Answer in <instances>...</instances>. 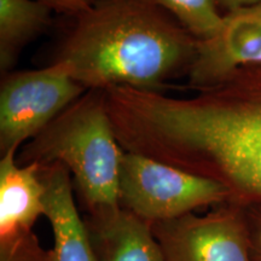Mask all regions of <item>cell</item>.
<instances>
[{"instance_id": "obj_4", "label": "cell", "mask_w": 261, "mask_h": 261, "mask_svg": "<svg viewBox=\"0 0 261 261\" xmlns=\"http://www.w3.org/2000/svg\"><path fill=\"white\" fill-rule=\"evenodd\" d=\"M226 202V189L213 179L149 156L123 152L119 175V204L150 225Z\"/></svg>"}, {"instance_id": "obj_13", "label": "cell", "mask_w": 261, "mask_h": 261, "mask_svg": "<svg viewBox=\"0 0 261 261\" xmlns=\"http://www.w3.org/2000/svg\"><path fill=\"white\" fill-rule=\"evenodd\" d=\"M0 261H52L51 250L41 247L34 231L0 241Z\"/></svg>"}, {"instance_id": "obj_14", "label": "cell", "mask_w": 261, "mask_h": 261, "mask_svg": "<svg viewBox=\"0 0 261 261\" xmlns=\"http://www.w3.org/2000/svg\"><path fill=\"white\" fill-rule=\"evenodd\" d=\"M37 2L46 5L52 11L74 16L76 18L89 11L97 0H37Z\"/></svg>"}, {"instance_id": "obj_10", "label": "cell", "mask_w": 261, "mask_h": 261, "mask_svg": "<svg viewBox=\"0 0 261 261\" xmlns=\"http://www.w3.org/2000/svg\"><path fill=\"white\" fill-rule=\"evenodd\" d=\"M15 156L10 151L0 160V241L32 232L44 215L40 165H19Z\"/></svg>"}, {"instance_id": "obj_9", "label": "cell", "mask_w": 261, "mask_h": 261, "mask_svg": "<svg viewBox=\"0 0 261 261\" xmlns=\"http://www.w3.org/2000/svg\"><path fill=\"white\" fill-rule=\"evenodd\" d=\"M97 261H165L151 225L119 205L87 215Z\"/></svg>"}, {"instance_id": "obj_3", "label": "cell", "mask_w": 261, "mask_h": 261, "mask_svg": "<svg viewBox=\"0 0 261 261\" xmlns=\"http://www.w3.org/2000/svg\"><path fill=\"white\" fill-rule=\"evenodd\" d=\"M106 93L89 90L22 149L19 161L61 162L73 175L87 214L119 207V175L123 156Z\"/></svg>"}, {"instance_id": "obj_12", "label": "cell", "mask_w": 261, "mask_h": 261, "mask_svg": "<svg viewBox=\"0 0 261 261\" xmlns=\"http://www.w3.org/2000/svg\"><path fill=\"white\" fill-rule=\"evenodd\" d=\"M167 11L198 41L214 38L223 28L225 14L217 0H148Z\"/></svg>"}, {"instance_id": "obj_15", "label": "cell", "mask_w": 261, "mask_h": 261, "mask_svg": "<svg viewBox=\"0 0 261 261\" xmlns=\"http://www.w3.org/2000/svg\"><path fill=\"white\" fill-rule=\"evenodd\" d=\"M252 236L253 252L256 261H261V208H246Z\"/></svg>"}, {"instance_id": "obj_2", "label": "cell", "mask_w": 261, "mask_h": 261, "mask_svg": "<svg viewBox=\"0 0 261 261\" xmlns=\"http://www.w3.org/2000/svg\"><path fill=\"white\" fill-rule=\"evenodd\" d=\"M198 40L148 0H97L75 24L55 62L86 90L158 91L189 74Z\"/></svg>"}, {"instance_id": "obj_5", "label": "cell", "mask_w": 261, "mask_h": 261, "mask_svg": "<svg viewBox=\"0 0 261 261\" xmlns=\"http://www.w3.org/2000/svg\"><path fill=\"white\" fill-rule=\"evenodd\" d=\"M85 91L60 62L8 75L0 90L2 156L37 137Z\"/></svg>"}, {"instance_id": "obj_6", "label": "cell", "mask_w": 261, "mask_h": 261, "mask_svg": "<svg viewBox=\"0 0 261 261\" xmlns=\"http://www.w3.org/2000/svg\"><path fill=\"white\" fill-rule=\"evenodd\" d=\"M165 261H256L246 208L215 205L208 213H190L151 224Z\"/></svg>"}, {"instance_id": "obj_11", "label": "cell", "mask_w": 261, "mask_h": 261, "mask_svg": "<svg viewBox=\"0 0 261 261\" xmlns=\"http://www.w3.org/2000/svg\"><path fill=\"white\" fill-rule=\"evenodd\" d=\"M52 10L37 0H0V69H11L22 48L46 29Z\"/></svg>"}, {"instance_id": "obj_7", "label": "cell", "mask_w": 261, "mask_h": 261, "mask_svg": "<svg viewBox=\"0 0 261 261\" xmlns=\"http://www.w3.org/2000/svg\"><path fill=\"white\" fill-rule=\"evenodd\" d=\"M261 65V5L225 15L214 38L198 41L189 85L204 89L242 67Z\"/></svg>"}, {"instance_id": "obj_16", "label": "cell", "mask_w": 261, "mask_h": 261, "mask_svg": "<svg viewBox=\"0 0 261 261\" xmlns=\"http://www.w3.org/2000/svg\"><path fill=\"white\" fill-rule=\"evenodd\" d=\"M217 2L219 8L225 11V15L261 5V0H217Z\"/></svg>"}, {"instance_id": "obj_8", "label": "cell", "mask_w": 261, "mask_h": 261, "mask_svg": "<svg viewBox=\"0 0 261 261\" xmlns=\"http://www.w3.org/2000/svg\"><path fill=\"white\" fill-rule=\"evenodd\" d=\"M45 187L44 217L54 234L52 261H97L86 223L73 196V179L63 163L40 165Z\"/></svg>"}, {"instance_id": "obj_1", "label": "cell", "mask_w": 261, "mask_h": 261, "mask_svg": "<svg viewBox=\"0 0 261 261\" xmlns=\"http://www.w3.org/2000/svg\"><path fill=\"white\" fill-rule=\"evenodd\" d=\"M196 91L112 90L108 108L120 145L220 182L228 203L261 208V65Z\"/></svg>"}]
</instances>
